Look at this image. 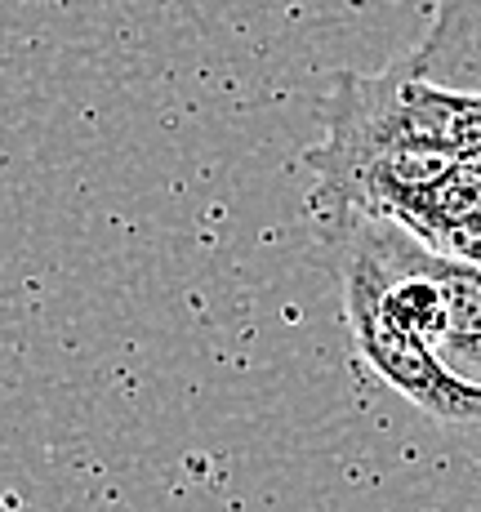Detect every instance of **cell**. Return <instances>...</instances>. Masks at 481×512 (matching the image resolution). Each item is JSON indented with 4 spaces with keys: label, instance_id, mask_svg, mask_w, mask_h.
<instances>
[{
    "label": "cell",
    "instance_id": "1",
    "mask_svg": "<svg viewBox=\"0 0 481 512\" xmlns=\"http://www.w3.org/2000/svg\"><path fill=\"white\" fill-rule=\"evenodd\" d=\"M343 321L352 334V352L375 379H384L428 419L455 423V428H481V383L455 374L424 339L401 330L370 299L366 285L352 277H343Z\"/></svg>",
    "mask_w": 481,
    "mask_h": 512
},
{
    "label": "cell",
    "instance_id": "2",
    "mask_svg": "<svg viewBox=\"0 0 481 512\" xmlns=\"http://www.w3.org/2000/svg\"><path fill=\"white\" fill-rule=\"evenodd\" d=\"M424 41L401 58V67L424 81L481 90V0H428Z\"/></svg>",
    "mask_w": 481,
    "mask_h": 512
}]
</instances>
